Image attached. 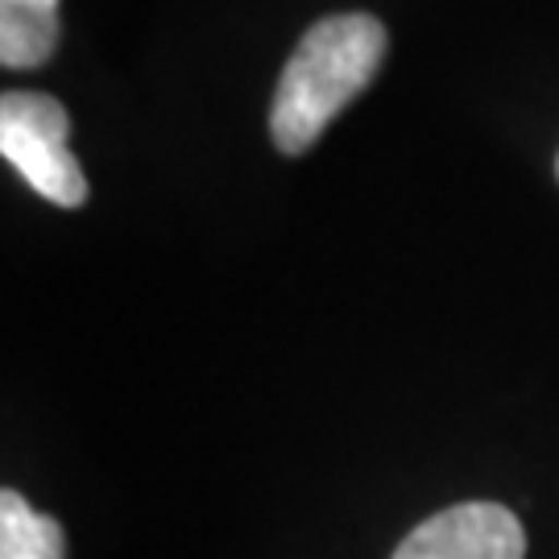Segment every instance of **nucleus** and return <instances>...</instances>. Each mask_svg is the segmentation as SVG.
I'll return each instance as SVG.
<instances>
[{
  "mask_svg": "<svg viewBox=\"0 0 559 559\" xmlns=\"http://www.w3.org/2000/svg\"><path fill=\"white\" fill-rule=\"evenodd\" d=\"M385 59V25L369 13L316 21L286 62L270 112L282 154H302L323 138L328 120L357 100Z\"/></svg>",
  "mask_w": 559,
  "mask_h": 559,
  "instance_id": "obj_1",
  "label": "nucleus"
},
{
  "mask_svg": "<svg viewBox=\"0 0 559 559\" xmlns=\"http://www.w3.org/2000/svg\"><path fill=\"white\" fill-rule=\"evenodd\" d=\"M67 108L41 92H4L0 100V154L41 200L59 207L87 203V179L67 145Z\"/></svg>",
  "mask_w": 559,
  "mask_h": 559,
  "instance_id": "obj_2",
  "label": "nucleus"
},
{
  "mask_svg": "<svg viewBox=\"0 0 559 559\" xmlns=\"http://www.w3.org/2000/svg\"><path fill=\"white\" fill-rule=\"evenodd\" d=\"M526 535L514 510L498 501H460L419 522L394 559H522Z\"/></svg>",
  "mask_w": 559,
  "mask_h": 559,
  "instance_id": "obj_3",
  "label": "nucleus"
},
{
  "mask_svg": "<svg viewBox=\"0 0 559 559\" xmlns=\"http://www.w3.org/2000/svg\"><path fill=\"white\" fill-rule=\"evenodd\" d=\"M59 50V0H0V62L41 67Z\"/></svg>",
  "mask_w": 559,
  "mask_h": 559,
  "instance_id": "obj_4",
  "label": "nucleus"
},
{
  "mask_svg": "<svg viewBox=\"0 0 559 559\" xmlns=\"http://www.w3.org/2000/svg\"><path fill=\"white\" fill-rule=\"evenodd\" d=\"M0 559H67L59 522L38 514L13 489L0 493Z\"/></svg>",
  "mask_w": 559,
  "mask_h": 559,
  "instance_id": "obj_5",
  "label": "nucleus"
},
{
  "mask_svg": "<svg viewBox=\"0 0 559 559\" xmlns=\"http://www.w3.org/2000/svg\"><path fill=\"white\" fill-rule=\"evenodd\" d=\"M556 175H559V158H556Z\"/></svg>",
  "mask_w": 559,
  "mask_h": 559,
  "instance_id": "obj_6",
  "label": "nucleus"
}]
</instances>
